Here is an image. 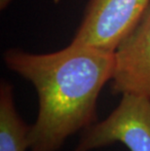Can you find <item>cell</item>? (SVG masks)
Returning <instances> with one entry per match:
<instances>
[{
  "label": "cell",
  "instance_id": "6da1fadb",
  "mask_svg": "<svg viewBox=\"0 0 150 151\" xmlns=\"http://www.w3.org/2000/svg\"><path fill=\"white\" fill-rule=\"evenodd\" d=\"M4 60L38 95L39 111L28 133L30 151H58L67 137L95 124L98 98L113 75L114 52L70 43L49 54L11 49Z\"/></svg>",
  "mask_w": 150,
  "mask_h": 151
},
{
  "label": "cell",
  "instance_id": "7a4b0ae2",
  "mask_svg": "<svg viewBox=\"0 0 150 151\" xmlns=\"http://www.w3.org/2000/svg\"><path fill=\"white\" fill-rule=\"evenodd\" d=\"M121 142L130 151H150V99L123 94L106 119L84 130L74 151H90Z\"/></svg>",
  "mask_w": 150,
  "mask_h": 151
},
{
  "label": "cell",
  "instance_id": "3957f363",
  "mask_svg": "<svg viewBox=\"0 0 150 151\" xmlns=\"http://www.w3.org/2000/svg\"><path fill=\"white\" fill-rule=\"evenodd\" d=\"M150 5V0H90L72 44L114 52Z\"/></svg>",
  "mask_w": 150,
  "mask_h": 151
},
{
  "label": "cell",
  "instance_id": "277c9868",
  "mask_svg": "<svg viewBox=\"0 0 150 151\" xmlns=\"http://www.w3.org/2000/svg\"><path fill=\"white\" fill-rule=\"evenodd\" d=\"M114 94L150 99V5L136 27L114 51Z\"/></svg>",
  "mask_w": 150,
  "mask_h": 151
},
{
  "label": "cell",
  "instance_id": "5b68a950",
  "mask_svg": "<svg viewBox=\"0 0 150 151\" xmlns=\"http://www.w3.org/2000/svg\"><path fill=\"white\" fill-rule=\"evenodd\" d=\"M27 126L16 110L13 86L2 81L0 86V151L29 149Z\"/></svg>",
  "mask_w": 150,
  "mask_h": 151
}]
</instances>
